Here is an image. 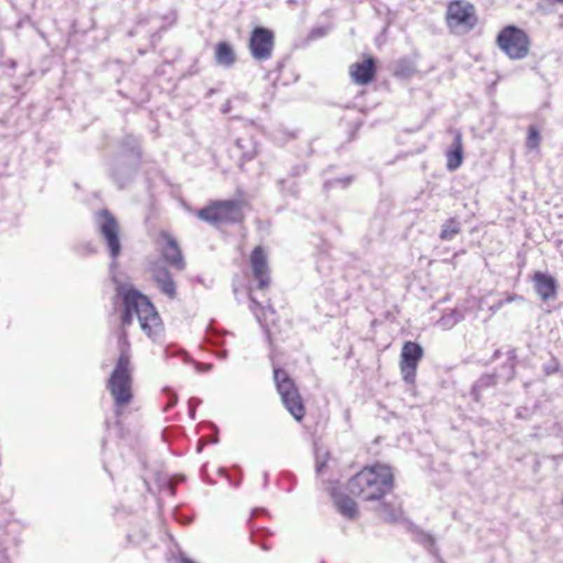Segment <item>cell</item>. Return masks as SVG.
<instances>
[{"instance_id": "5b68a950", "label": "cell", "mask_w": 563, "mask_h": 563, "mask_svg": "<svg viewBox=\"0 0 563 563\" xmlns=\"http://www.w3.org/2000/svg\"><path fill=\"white\" fill-rule=\"evenodd\" d=\"M109 390L118 405H126L133 398V384L129 365L123 355L119 358L109 379Z\"/></svg>"}, {"instance_id": "d6986e66", "label": "cell", "mask_w": 563, "mask_h": 563, "mask_svg": "<svg viewBox=\"0 0 563 563\" xmlns=\"http://www.w3.org/2000/svg\"><path fill=\"white\" fill-rule=\"evenodd\" d=\"M186 563H194V562H191V561H186Z\"/></svg>"}, {"instance_id": "30bf717a", "label": "cell", "mask_w": 563, "mask_h": 563, "mask_svg": "<svg viewBox=\"0 0 563 563\" xmlns=\"http://www.w3.org/2000/svg\"><path fill=\"white\" fill-rule=\"evenodd\" d=\"M100 224L102 235H104V239L107 241L110 253L114 257H117L119 255L120 249H121L117 220L107 210H102L100 214Z\"/></svg>"}, {"instance_id": "7a4b0ae2", "label": "cell", "mask_w": 563, "mask_h": 563, "mask_svg": "<svg viewBox=\"0 0 563 563\" xmlns=\"http://www.w3.org/2000/svg\"><path fill=\"white\" fill-rule=\"evenodd\" d=\"M129 295H130L129 301H130L133 311H135V315L138 317L139 324H140L142 332L154 344L162 341L165 337V330H164L163 321L154 304L151 303L147 296L139 292L133 291Z\"/></svg>"}, {"instance_id": "277c9868", "label": "cell", "mask_w": 563, "mask_h": 563, "mask_svg": "<svg viewBox=\"0 0 563 563\" xmlns=\"http://www.w3.org/2000/svg\"><path fill=\"white\" fill-rule=\"evenodd\" d=\"M447 23L454 34H469L477 26V15L475 8L466 1L450 4L447 11Z\"/></svg>"}, {"instance_id": "9a60e30c", "label": "cell", "mask_w": 563, "mask_h": 563, "mask_svg": "<svg viewBox=\"0 0 563 563\" xmlns=\"http://www.w3.org/2000/svg\"><path fill=\"white\" fill-rule=\"evenodd\" d=\"M332 500H334L337 510H339L344 517L355 520L359 516V506L350 495L346 494L341 491H336V492H332Z\"/></svg>"}, {"instance_id": "ac0fdd59", "label": "cell", "mask_w": 563, "mask_h": 563, "mask_svg": "<svg viewBox=\"0 0 563 563\" xmlns=\"http://www.w3.org/2000/svg\"><path fill=\"white\" fill-rule=\"evenodd\" d=\"M461 162L462 147L460 141H458V142H456V144H454V148L452 149V151H450V154H449V168L454 170V168H458V166L461 164Z\"/></svg>"}, {"instance_id": "6da1fadb", "label": "cell", "mask_w": 563, "mask_h": 563, "mask_svg": "<svg viewBox=\"0 0 563 563\" xmlns=\"http://www.w3.org/2000/svg\"><path fill=\"white\" fill-rule=\"evenodd\" d=\"M394 489V474L384 464L369 466L352 477L348 489L353 496L362 501L380 500Z\"/></svg>"}, {"instance_id": "5bb4252c", "label": "cell", "mask_w": 563, "mask_h": 563, "mask_svg": "<svg viewBox=\"0 0 563 563\" xmlns=\"http://www.w3.org/2000/svg\"><path fill=\"white\" fill-rule=\"evenodd\" d=\"M251 264H252L253 274L259 283L262 286L266 285L269 282L268 260L266 253L262 247H255L251 255Z\"/></svg>"}, {"instance_id": "4fadbf2b", "label": "cell", "mask_w": 563, "mask_h": 563, "mask_svg": "<svg viewBox=\"0 0 563 563\" xmlns=\"http://www.w3.org/2000/svg\"><path fill=\"white\" fill-rule=\"evenodd\" d=\"M375 71H377V63L374 59L371 56H367L352 65L350 75L357 84L365 85L374 79Z\"/></svg>"}, {"instance_id": "7c38bea8", "label": "cell", "mask_w": 563, "mask_h": 563, "mask_svg": "<svg viewBox=\"0 0 563 563\" xmlns=\"http://www.w3.org/2000/svg\"><path fill=\"white\" fill-rule=\"evenodd\" d=\"M150 272L160 291L168 297L174 299L176 296L175 282L165 265L160 261H152L150 264Z\"/></svg>"}, {"instance_id": "e0dca14e", "label": "cell", "mask_w": 563, "mask_h": 563, "mask_svg": "<svg viewBox=\"0 0 563 563\" xmlns=\"http://www.w3.org/2000/svg\"><path fill=\"white\" fill-rule=\"evenodd\" d=\"M216 59L224 67H229L235 63L236 54L232 46L227 42H220L216 48Z\"/></svg>"}, {"instance_id": "9c48e42d", "label": "cell", "mask_w": 563, "mask_h": 563, "mask_svg": "<svg viewBox=\"0 0 563 563\" xmlns=\"http://www.w3.org/2000/svg\"><path fill=\"white\" fill-rule=\"evenodd\" d=\"M423 357V349L415 342H408L404 346L400 357V371L406 383L415 381L416 371L419 360Z\"/></svg>"}, {"instance_id": "ba28073f", "label": "cell", "mask_w": 563, "mask_h": 563, "mask_svg": "<svg viewBox=\"0 0 563 563\" xmlns=\"http://www.w3.org/2000/svg\"><path fill=\"white\" fill-rule=\"evenodd\" d=\"M274 49V34L269 29L259 27L253 30L250 38V50L255 59L259 61L270 57Z\"/></svg>"}, {"instance_id": "8fae6325", "label": "cell", "mask_w": 563, "mask_h": 563, "mask_svg": "<svg viewBox=\"0 0 563 563\" xmlns=\"http://www.w3.org/2000/svg\"><path fill=\"white\" fill-rule=\"evenodd\" d=\"M158 247L164 259L177 270L185 268V260L179 243L170 233L162 232L158 237Z\"/></svg>"}, {"instance_id": "8992f818", "label": "cell", "mask_w": 563, "mask_h": 563, "mask_svg": "<svg viewBox=\"0 0 563 563\" xmlns=\"http://www.w3.org/2000/svg\"><path fill=\"white\" fill-rule=\"evenodd\" d=\"M497 44L512 60L524 59L529 52V39L525 31L517 27L510 26L503 29L497 36Z\"/></svg>"}, {"instance_id": "3957f363", "label": "cell", "mask_w": 563, "mask_h": 563, "mask_svg": "<svg viewBox=\"0 0 563 563\" xmlns=\"http://www.w3.org/2000/svg\"><path fill=\"white\" fill-rule=\"evenodd\" d=\"M274 379L278 394L283 400L288 413L291 414L296 421H301L305 415V406L295 383L283 369H276Z\"/></svg>"}, {"instance_id": "2e32d148", "label": "cell", "mask_w": 563, "mask_h": 563, "mask_svg": "<svg viewBox=\"0 0 563 563\" xmlns=\"http://www.w3.org/2000/svg\"><path fill=\"white\" fill-rule=\"evenodd\" d=\"M534 285H535L536 292L541 299H550L551 296L556 294L557 288L555 280L545 273H537L534 276Z\"/></svg>"}, {"instance_id": "52a82bcc", "label": "cell", "mask_w": 563, "mask_h": 563, "mask_svg": "<svg viewBox=\"0 0 563 563\" xmlns=\"http://www.w3.org/2000/svg\"><path fill=\"white\" fill-rule=\"evenodd\" d=\"M243 210L237 202L212 203L199 212V217L210 224H229L241 218Z\"/></svg>"}]
</instances>
